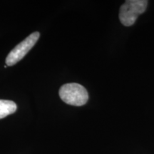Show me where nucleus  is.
<instances>
[{"label":"nucleus","instance_id":"3","mask_svg":"<svg viewBox=\"0 0 154 154\" xmlns=\"http://www.w3.org/2000/svg\"><path fill=\"white\" fill-rule=\"evenodd\" d=\"M39 36L40 34L38 32L31 34L24 41L19 43L17 47L11 50L6 59V63L7 66H13L22 60L24 56L35 45Z\"/></svg>","mask_w":154,"mask_h":154},{"label":"nucleus","instance_id":"4","mask_svg":"<svg viewBox=\"0 0 154 154\" xmlns=\"http://www.w3.org/2000/svg\"><path fill=\"white\" fill-rule=\"evenodd\" d=\"M17 109V104L14 101L9 100H0V119L14 113Z\"/></svg>","mask_w":154,"mask_h":154},{"label":"nucleus","instance_id":"1","mask_svg":"<svg viewBox=\"0 0 154 154\" xmlns=\"http://www.w3.org/2000/svg\"><path fill=\"white\" fill-rule=\"evenodd\" d=\"M59 96L67 104L80 106L88 99V94L84 86L76 83L64 84L59 90Z\"/></svg>","mask_w":154,"mask_h":154},{"label":"nucleus","instance_id":"2","mask_svg":"<svg viewBox=\"0 0 154 154\" xmlns=\"http://www.w3.org/2000/svg\"><path fill=\"white\" fill-rule=\"evenodd\" d=\"M146 0H128L121 7L119 19L124 26H130L134 24L138 17L146 11Z\"/></svg>","mask_w":154,"mask_h":154}]
</instances>
